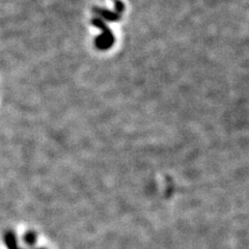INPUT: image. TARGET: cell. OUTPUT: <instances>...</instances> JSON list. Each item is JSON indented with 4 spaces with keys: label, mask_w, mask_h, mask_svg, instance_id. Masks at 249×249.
<instances>
[{
    "label": "cell",
    "mask_w": 249,
    "mask_h": 249,
    "mask_svg": "<svg viewBox=\"0 0 249 249\" xmlns=\"http://www.w3.org/2000/svg\"><path fill=\"white\" fill-rule=\"evenodd\" d=\"M4 241H5V245H6L7 249H21L18 246L17 238H16V236L12 231L6 232V235L4 237Z\"/></svg>",
    "instance_id": "1"
},
{
    "label": "cell",
    "mask_w": 249,
    "mask_h": 249,
    "mask_svg": "<svg viewBox=\"0 0 249 249\" xmlns=\"http://www.w3.org/2000/svg\"><path fill=\"white\" fill-rule=\"evenodd\" d=\"M24 241H25V243L28 244L29 246H34L36 244V233L33 231L26 232L24 235Z\"/></svg>",
    "instance_id": "2"
},
{
    "label": "cell",
    "mask_w": 249,
    "mask_h": 249,
    "mask_svg": "<svg viewBox=\"0 0 249 249\" xmlns=\"http://www.w3.org/2000/svg\"><path fill=\"white\" fill-rule=\"evenodd\" d=\"M38 249H42V248H38Z\"/></svg>",
    "instance_id": "3"
}]
</instances>
